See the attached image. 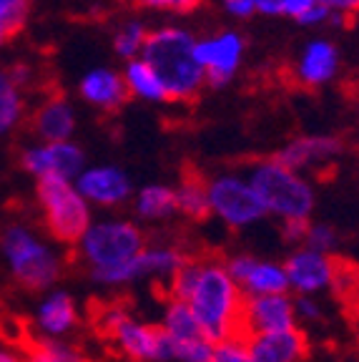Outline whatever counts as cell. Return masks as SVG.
Wrapping results in <instances>:
<instances>
[{"label": "cell", "mask_w": 359, "mask_h": 362, "mask_svg": "<svg viewBox=\"0 0 359 362\" xmlns=\"http://www.w3.org/2000/svg\"><path fill=\"white\" fill-rule=\"evenodd\" d=\"M169 300L186 302L211 342L242 332L244 292L226 272L224 259L189 257L169 282Z\"/></svg>", "instance_id": "6da1fadb"}, {"label": "cell", "mask_w": 359, "mask_h": 362, "mask_svg": "<svg viewBox=\"0 0 359 362\" xmlns=\"http://www.w3.org/2000/svg\"><path fill=\"white\" fill-rule=\"evenodd\" d=\"M196 38L186 25L166 23L151 28L141 58L156 71L171 103H186L206 88V76L196 61Z\"/></svg>", "instance_id": "7a4b0ae2"}, {"label": "cell", "mask_w": 359, "mask_h": 362, "mask_svg": "<svg viewBox=\"0 0 359 362\" xmlns=\"http://www.w3.org/2000/svg\"><path fill=\"white\" fill-rule=\"evenodd\" d=\"M244 174L259 202L264 204L266 216L279 221H309L317 204L314 184L309 176L286 169L274 156L254 161Z\"/></svg>", "instance_id": "3957f363"}, {"label": "cell", "mask_w": 359, "mask_h": 362, "mask_svg": "<svg viewBox=\"0 0 359 362\" xmlns=\"http://www.w3.org/2000/svg\"><path fill=\"white\" fill-rule=\"evenodd\" d=\"M0 247H3L11 277L28 292L53 289V284L61 279L66 269V259L61 252L51 242H45L33 226L23 221H13L6 226Z\"/></svg>", "instance_id": "277c9868"}, {"label": "cell", "mask_w": 359, "mask_h": 362, "mask_svg": "<svg viewBox=\"0 0 359 362\" xmlns=\"http://www.w3.org/2000/svg\"><path fill=\"white\" fill-rule=\"evenodd\" d=\"M146 234L134 219L126 216H101L90 221L83 237L76 244V257L86 269H106V267L124 264L146 249Z\"/></svg>", "instance_id": "5b68a950"}, {"label": "cell", "mask_w": 359, "mask_h": 362, "mask_svg": "<svg viewBox=\"0 0 359 362\" xmlns=\"http://www.w3.org/2000/svg\"><path fill=\"white\" fill-rule=\"evenodd\" d=\"M35 202L43 216L45 232L56 244L76 247L93 221L90 204L81 197L73 181H38Z\"/></svg>", "instance_id": "8992f818"}, {"label": "cell", "mask_w": 359, "mask_h": 362, "mask_svg": "<svg viewBox=\"0 0 359 362\" xmlns=\"http://www.w3.org/2000/svg\"><path fill=\"white\" fill-rule=\"evenodd\" d=\"M208 216L229 229H252L266 219L264 204L242 171H219L206 179Z\"/></svg>", "instance_id": "52a82bcc"}, {"label": "cell", "mask_w": 359, "mask_h": 362, "mask_svg": "<svg viewBox=\"0 0 359 362\" xmlns=\"http://www.w3.org/2000/svg\"><path fill=\"white\" fill-rule=\"evenodd\" d=\"M98 327L131 362H169V337L158 329V325L143 322L126 307H106L98 315Z\"/></svg>", "instance_id": "ba28073f"}, {"label": "cell", "mask_w": 359, "mask_h": 362, "mask_svg": "<svg viewBox=\"0 0 359 362\" xmlns=\"http://www.w3.org/2000/svg\"><path fill=\"white\" fill-rule=\"evenodd\" d=\"M244 53H247V40L239 30L221 28L216 33L196 38V61L204 68L208 88H226L242 71Z\"/></svg>", "instance_id": "9c48e42d"}, {"label": "cell", "mask_w": 359, "mask_h": 362, "mask_svg": "<svg viewBox=\"0 0 359 362\" xmlns=\"http://www.w3.org/2000/svg\"><path fill=\"white\" fill-rule=\"evenodd\" d=\"M20 166L35 181H76L86 169V151L76 141H35L20 151Z\"/></svg>", "instance_id": "30bf717a"}, {"label": "cell", "mask_w": 359, "mask_h": 362, "mask_svg": "<svg viewBox=\"0 0 359 362\" xmlns=\"http://www.w3.org/2000/svg\"><path fill=\"white\" fill-rule=\"evenodd\" d=\"M284 272L289 282V294L317 297V294L334 289L339 267L331 259V255H322L309 247H297L284 259Z\"/></svg>", "instance_id": "8fae6325"}, {"label": "cell", "mask_w": 359, "mask_h": 362, "mask_svg": "<svg viewBox=\"0 0 359 362\" xmlns=\"http://www.w3.org/2000/svg\"><path fill=\"white\" fill-rule=\"evenodd\" d=\"M224 267L231 274V279L239 284L244 297H264V294L289 292L284 262L249 255V252H236V255L226 257Z\"/></svg>", "instance_id": "7c38bea8"}, {"label": "cell", "mask_w": 359, "mask_h": 362, "mask_svg": "<svg viewBox=\"0 0 359 362\" xmlns=\"http://www.w3.org/2000/svg\"><path fill=\"white\" fill-rule=\"evenodd\" d=\"M81 197L90 204V209H116L134 197V184L126 169L116 164L86 166L73 181Z\"/></svg>", "instance_id": "4fadbf2b"}, {"label": "cell", "mask_w": 359, "mask_h": 362, "mask_svg": "<svg viewBox=\"0 0 359 362\" xmlns=\"http://www.w3.org/2000/svg\"><path fill=\"white\" fill-rule=\"evenodd\" d=\"M344 151L342 139L331 134H309V136H297L289 144L279 148L274 153V158L279 164H284L286 169L299 171L307 176V171L324 169V166L334 164Z\"/></svg>", "instance_id": "5bb4252c"}, {"label": "cell", "mask_w": 359, "mask_h": 362, "mask_svg": "<svg viewBox=\"0 0 359 362\" xmlns=\"http://www.w3.org/2000/svg\"><path fill=\"white\" fill-rule=\"evenodd\" d=\"M297 327L294 297L286 294H264V297H244L242 310V332L244 334H266L284 332Z\"/></svg>", "instance_id": "9a60e30c"}, {"label": "cell", "mask_w": 359, "mask_h": 362, "mask_svg": "<svg viewBox=\"0 0 359 362\" xmlns=\"http://www.w3.org/2000/svg\"><path fill=\"white\" fill-rule=\"evenodd\" d=\"M342 68L339 48L329 38H312L294 58V81L304 88H322L337 78Z\"/></svg>", "instance_id": "2e32d148"}, {"label": "cell", "mask_w": 359, "mask_h": 362, "mask_svg": "<svg viewBox=\"0 0 359 362\" xmlns=\"http://www.w3.org/2000/svg\"><path fill=\"white\" fill-rule=\"evenodd\" d=\"M76 129H78V113L71 98L63 93L43 98L30 116V131L43 144L73 141Z\"/></svg>", "instance_id": "e0dca14e"}, {"label": "cell", "mask_w": 359, "mask_h": 362, "mask_svg": "<svg viewBox=\"0 0 359 362\" xmlns=\"http://www.w3.org/2000/svg\"><path fill=\"white\" fill-rule=\"evenodd\" d=\"M78 96L90 108L103 113H113L118 108H124L126 101L131 98L121 71L111 66H95L86 71L78 78Z\"/></svg>", "instance_id": "ac0fdd59"}, {"label": "cell", "mask_w": 359, "mask_h": 362, "mask_svg": "<svg viewBox=\"0 0 359 362\" xmlns=\"http://www.w3.org/2000/svg\"><path fill=\"white\" fill-rule=\"evenodd\" d=\"M78 307L66 289H48L35 305L33 325L43 339H63L78 327Z\"/></svg>", "instance_id": "d6986e66"}, {"label": "cell", "mask_w": 359, "mask_h": 362, "mask_svg": "<svg viewBox=\"0 0 359 362\" xmlns=\"http://www.w3.org/2000/svg\"><path fill=\"white\" fill-rule=\"evenodd\" d=\"M247 345L257 362H304L307 360V337L299 327L284 332L247 334Z\"/></svg>", "instance_id": "ffe728a7"}, {"label": "cell", "mask_w": 359, "mask_h": 362, "mask_svg": "<svg viewBox=\"0 0 359 362\" xmlns=\"http://www.w3.org/2000/svg\"><path fill=\"white\" fill-rule=\"evenodd\" d=\"M121 76H124V83H126V90H129V96L139 98V101H143V103H153V106L171 103L169 93H166V88H163V83H161V78H158L156 71H153L143 58L126 61Z\"/></svg>", "instance_id": "44dd1931"}, {"label": "cell", "mask_w": 359, "mask_h": 362, "mask_svg": "<svg viewBox=\"0 0 359 362\" xmlns=\"http://www.w3.org/2000/svg\"><path fill=\"white\" fill-rule=\"evenodd\" d=\"M131 206H134V214L143 221H166L176 214V204H174V187L169 184H143L141 189H136L134 197H131Z\"/></svg>", "instance_id": "7402d4cb"}, {"label": "cell", "mask_w": 359, "mask_h": 362, "mask_svg": "<svg viewBox=\"0 0 359 362\" xmlns=\"http://www.w3.org/2000/svg\"><path fill=\"white\" fill-rule=\"evenodd\" d=\"M189 257L174 244H146V249L139 255L143 279H161L169 284L171 277L186 264Z\"/></svg>", "instance_id": "603a6c76"}, {"label": "cell", "mask_w": 359, "mask_h": 362, "mask_svg": "<svg viewBox=\"0 0 359 362\" xmlns=\"http://www.w3.org/2000/svg\"><path fill=\"white\" fill-rule=\"evenodd\" d=\"M158 329L169 339H176V342H186V339H201L206 337L199 325L196 315L191 312V307L186 302L179 300H166L161 312V322H158Z\"/></svg>", "instance_id": "cb8c5ba5"}, {"label": "cell", "mask_w": 359, "mask_h": 362, "mask_svg": "<svg viewBox=\"0 0 359 362\" xmlns=\"http://www.w3.org/2000/svg\"><path fill=\"white\" fill-rule=\"evenodd\" d=\"M176 214L189 221H204L208 216V197H206V179L201 176H184L174 187Z\"/></svg>", "instance_id": "d4e9b609"}, {"label": "cell", "mask_w": 359, "mask_h": 362, "mask_svg": "<svg viewBox=\"0 0 359 362\" xmlns=\"http://www.w3.org/2000/svg\"><path fill=\"white\" fill-rule=\"evenodd\" d=\"M25 119V93L11 71H0V136H8Z\"/></svg>", "instance_id": "484cf974"}, {"label": "cell", "mask_w": 359, "mask_h": 362, "mask_svg": "<svg viewBox=\"0 0 359 362\" xmlns=\"http://www.w3.org/2000/svg\"><path fill=\"white\" fill-rule=\"evenodd\" d=\"M151 33L146 21L141 18H126L124 23H118L116 30H113V53H116L121 61H134V58H141L143 53V45H146V38Z\"/></svg>", "instance_id": "4316f807"}, {"label": "cell", "mask_w": 359, "mask_h": 362, "mask_svg": "<svg viewBox=\"0 0 359 362\" xmlns=\"http://www.w3.org/2000/svg\"><path fill=\"white\" fill-rule=\"evenodd\" d=\"M28 362H88L73 345L63 339H38L25 352Z\"/></svg>", "instance_id": "83f0119b"}, {"label": "cell", "mask_w": 359, "mask_h": 362, "mask_svg": "<svg viewBox=\"0 0 359 362\" xmlns=\"http://www.w3.org/2000/svg\"><path fill=\"white\" fill-rule=\"evenodd\" d=\"M213 342L208 337L176 342L169 339V362H211Z\"/></svg>", "instance_id": "f1b7e54d"}, {"label": "cell", "mask_w": 359, "mask_h": 362, "mask_svg": "<svg viewBox=\"0 0 359 362\" xmlns=\"http://www.w3.org/2000/svg\"><path fill=\"white\" fill-rule=\"evenodd\" d=\"M211 362H257L247 345V334H234L213 342Z\"/></svg>", "instance_id": "f546056e"}, {"label": "cell", "mask_w": 359, "mask_h": 362, "mask_svg": "<svg viewBox=\"0 0 359 362\" xmlns=\"http://www.w3.org/2000/svg\"><path fill=\"white\" fill-rule=\"evenodd\" d=\"M339 244V234L334 232V226L324 224V221H314V224L307 226V234H304V244L302 247L314 249L322 255H331Z\"/></svg>", "instance_id": "4dcf8cb0"}, {"label": "cell", "mask_w": 359, "mask_h": 362, "mask_svg": "<svg viewBox=\"0 0 359 362\" xmlns=\"http://www.w3.org/2000/svg\"><path fill=\"white\" fill-rule=\"evenodd\" d=\"M25 18H28V3H23V0H0V25L11 35L25 25Z\"/></svg>", "instance_id": "1f68e13d"}, {"label": "cell", "mask_w": 359, "mask_h": 362, "mask_svg": "<svg viewBox=\"0 0 359 362\" xmlns=\"http://www.w3.org/2000/svg\"><path fill=\"white\" fill-rule=\"evenodd\" d=\"M136 6L153 13H191L206 0H134Z\"/></svg>", "instance_id": "d6a6232c"}, {"label": "cell", "mask_w": 359, "mask_h": 362, "mask_svg": "<svg viewBox=\"0 0 359 362\" xmlns=\"http://www.w3.org/2000/svg\"><path fill=\"white\" fill-rule=\"evenodd\" d=\"M294 312H297V325L299 322L314 325L324 317V305L317 297H294Z\"/></svg>", "instance_id": "836d02e7"}, {"label": "cell", "mask_w": 359, "mask_h": 362, "mask_svg": "<svg viewBox=\"0 0 359 362\" xmlns=\"http://www.w3.org/2000/svg\"><path fill=\"white\" fill-rule=\"evenodd\" d=\"M329 18H331V11L324 6V3H317L312 6L309 11H304L302 16L297 18L299 25L304 28H319V25H329Z\"/></svg>", "instance_id": "e575fe53"}, {"label": "cell", "mask_w": 359, "mask_h": 362, "mask_svg": "<svg viewBox=\"0 0 359 362\" xmlns=\"http://www.w3.org/2000/svg\"><path fill=\"white\" fill-rule=\"evenodd\" d=\"M219 6L226 16L236 18V21H249V18L257 16V11H254V0H219Z\"/></svg>", "instance_id": "d590c367"}, {"label": "cell", "mask_w": 359, "mask_h": 362, "mask_svg": "<svg viewBox=\"0 0 359 362\" xmlns=\"http://www.w3.org/2000/svg\"><path fill=\"white\" fill-rule=\"evenodd\" d=\"M309 221H281V239L286 244H304V234H307Z\"/></svg>", "instance_id": "8d00e7d4"}, {"label": "cell", "mask_w": 359, "mask_h": 362, "mask_svg": "<svg viewBox=\"0 0 359 362\" xmlns=\"http://www.w3.org/2000/svg\"><path fill=\"white\" fill-rule=\"evenodd\" d=\"M254 11H257V16L279 18L284 16V0H254Z\"/></svg>", "instance_id": "74e56055"}, {"label": "cell", "mask_w": 359, "mask_h": 362, "mask_svg": "<svg viewBox=\"0 0 359 362\" xmlns=\"http://www.w3.org/2000/svg\"><path fill=\"white\" fill-rule=\"evenodd\" d=\"M331 13H339V16H357L359 13V0H322Z\"/></svg>", "instance_id": "f35d334b"}, {"label": "cell", "mask_w": 359, "mask_h": 362, "mask_svg": "<svg viewBox=\"0 0 359 362\" xmlns=\"http://www.w3.org/2000/svg\"><path fill=\"white\" fill-rule=\"evenodd\" d=\"M317 3H322V0H284V16L297 21L304 11H309V8L317 6Z\"/></svg>", "instance_id": "ab89813d"}, {"label": "cell", "mask_w": 359, "mask_h": 362, "mask_svg": "<svg viewBox=\"0 0 359 362\" xmlns=\"http://www.w3.org/2000/svg\"><path fill=\"white\" fill-rule=\"evenodd\" d=\"M0 362H28L25 360V352L8 350V347H0Z\"/></svg>", "instance_id": "60d3db41"}, {"label": "cell", "mask_w": 359, "mask_h": 362, "mask_svg": "<svg viewBox=\"0 0 359 362\" xmlns=\"http://www.w3.org/2000/svg\"><path fill=\"white\" fill-rule=\"evenodd\" d=\"M347 21H349L347 16H339V13H331L329 25H331V28H344V25H347Z\"/></svg>", "instance_id": "b9f144b4"}, {"label": "cell", "mask_w": 359, "mask_h": 362, "mask_svg": "<svg viewBox=\"0 0 359 362\" xmlns=\"http://www.w3.org/2000/svg\"><path fill=\"white\" fill-rule=\"evenodd\" d=\"M8 38H11V33H8V30L3 28V25H0V48H3V45L8 43Z\"/></svg>", "instance_id": "7bdbcfd3"}, {"label": "cell", "mask_w": 359, "mask_h": 362, "mask_svg": "<svg viewBox=\"0 0 359 362\" xmlns=\"http://www.w3.org/2000/svg\"><path fill=\"white\" fill-rule=\"evenodd\" d=\"M23 3H28V0H23Z\"/></svg>", "instance_id": "ee69618b"}]
</instances>
